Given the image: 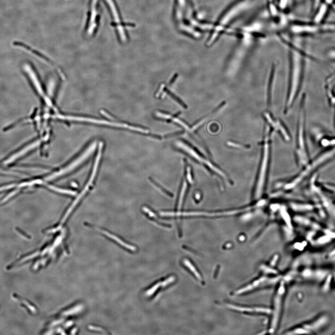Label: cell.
Wrapping results in <instances>:
<instances>
[{
    "instance_id": "cell-26",
    "label": "cell",
    "mask_w": 335,
    "mask_h": 335,
    "mask_svg": "<svg viewBox=\"0 0 335 335\" xmlns=\"http://www.w3.org/2000/svg\"><path fill=\"white\" fill-rule=\"evenodd\" d=\"M314 272L312 270L310 269H306L304 270L302 272V276L305 278H311L313 277Z\"/></svg>"
},
{
    "instance_id": "cell-18",
    "label": "cell",
    "mask_w": 335,
    "mask_h": 335,
    "mask_svg": "<svg viewBox=\"0 0 335 335\" xmlns=\"http://www.w3.org/2000/svg\"><path fill=\"white\" fill-rule=\"evenodd\" d=\"M13 296L16 300L22 302L24 306L27 307V308L29 310H30L32 312H36V310L35 308V306H33L31 304H30V302H29L27 300L23 299V298H21V296L17 295L16 294H14Z\"/></svg>"
},
{
    "instance_id": "cell-23",
    "label": "cell",
    "mask_w": 335,
    "mask_h": 335,
    "mask_svg": "<svg viewBox=\"0 0 335 335\" xmlns=\"http://www.w3.org/2000/svg\"><path fill=\"white\" fill-rule=\"evenodd\" d=\"M48 187L50 188V190H53V191H56L57 192L60 193L65 194L67 195H71V196H74L75 195L76 193L73 191L71 190H64V189H60L59 188L53 186L52 185H47Z\"/></svg>"
},
{
    "instance_id": "cell-17",
    "label": "cell",
    "mask_w": 335,
    "mask_h": 335,
    "mask_svg": "<svg viewBox=\"0 0 335 335\" xmlns=\"http://www.w3.org/2000/svg\"><path fill=\"white\" fill-rule=\"evenodd\" d=\"M292 1V0H277L276 4L278 11L280 12L287 11L290 6Z\"/></svg>"
},
{
    "instance_id": "cell-7",
    "label": "cell",
    "mask_w": 335,
    "mask_h": 335,
    "mask_svg": "<svg viewBox=\"0 0 335 335\" xmlns=\"http://www.w3.org/2000/svg\"><path fill=\"white\" fill-rule=\"evenodd\" d=\"M102 146L99 147V152H98V155L96 158V161H95V163L94 164V167L93 169V171H92L91 175H90V177L89 179L88 182L86 184V186L84 188V190H82L80 195H79L77 198H76V199L74 201V202H73L71 205L70 206V207L68 209V211H67L65 214L64 215V217L62 218V220L60 221V224L59 225H58L57 228L59 229V228L62 226V225L63 224V223L66 220L67 218H68V217L69 216L70 213H71L73 210L74 209V208L76 206V205L77 204L78 202H79L80 199L82 198V196H84L85 195V193L88 190L90 186L92 183V182L93 181L94 179V177L96 176V173L97 169L98 168V163L99 162L100 159L101 155V151H102Z\"/></svg>"
},
{
    "instance_id": "cell-5",
    "label": "cell",
    "mask_w": 335,
    "mask_h": 335,
    "mask_svg": "<svg viewBox=\"0 0 335 335\" xmlns=\"http://www.w3.org/2000/svg\"><path fill=\"white\" fill-rule=\"evenodd\" d=\"M285 292V284L283 281H282L280 283L279 286L275 295L274 299L273 308V310H271L272 318L269 330V332L271 333L275 332L278 326L281 315L283 300Z\"/></svg>"
},
{
    "instance_id": "cell-16",
    "label": "cell",
    "mask_w": 335,
    "mask_h": 335,
    "mask_svg": "<svg viewBox=\"0 0 335 335\" xmlns=\"http://www.w3.org/2000/svg\"><path fill=\"white\" fill-rule=\"evenodd\" d=\"M267 1L268 9L270 15L274 19H276L278 17L280 13L276 6L275 0H267Z\"/></svg>"
},
{
    "instance_id": "cell-10",
    "label": "cell",
    "mask_w": 335,
    "mask_h": 335,
    "mask_svg": "<svg viewBox=\"0 0 335 335\" xmlns=\"http://www.w3.org/2000/svg\"><path fill=\"white\" fill-rule=\"evenodd\" d=\"M227 307L231 310L239 312H246L249 313H260L270 314L271 310L269 308L262 307H247L234 305L232 304H227Z\"/></svg>"
},
{
    "instance_id": "cell-28",
    "label": "cell",
    "mask_w": 335,
    "mask_h": 335,
    "mask_svg": "<svg viewBox=\"0 0 335 335\" xmlns=\"http://www.w3.org/2000/svg\"><path fill=\"white\" fill-rule=\"evenodd\" d=\"M327 55L330 59L335 60V48L328 50L327 52Z\"/></svg>"
},
{
    "instance_id": "cell-3",
    "label": "cell",
    "mask_w": 335,
    "mask_h": 335,
    "mask_svg": "<svg viewBox=\"0 0 335 335\" xmlns=\"http://www.w3.org/2000/svg\"><path fill=\"white\" fill-rule=\"evenodd\" d=\"M255 0H235L224 11L214 26L208 45L217 41L224 32L227 31L230 25L251 7Z\"/></svg>"
},
{
    "instance_id": "cell-9",
    "label": "cell",
    "mask_w": 335,
    "mask_h": 335,
    "mask_svg": "<svg viewBox=\"0 0 335 335\" xmlns=\"http://www.w3.org/2000/svg\"><path fill=\"white\" fill-rule=\"evenodd\" d=\"M264 116L270 127L279 132L286 140H289V136L288 130L284 126L283 123H282L281 121L278 119L274 118L273 116L268 112L264 113Z\"/></svg>"
},
{
    "instance_id": "cell-36",
    "label": "cell",
    "mask_w": 335,
    "mask_h": 335,
    "mask_svg": "<svg viewBox=\"0 0 335 335\" xmlns=\"http://www.w3.org/2000/svg\"><path fill=\"white\" fill-rule=\"evenodd\" d=\"M277 258H278V257H277V255H276V257H275L273 259V260H272V261H271V265H272V266L275 265V264H276V262L277 261Z\"/></svg>"
},
{
    "instance_id": "cell-34",
    "label": "cell",
    "mask_w": 335,
    "mask_h": 335,
    "mask_svg": "<svg viewBox=\"0 0 335 335\" xmlns=\"http://www.w3.org/2000/svg\"><path fill=\"white\" fill-rule=\"evenodd\" d=\"M91 18V12L90 11H88V18L87 20V22H86V25H85V30H86L87 29L88 27V25L90 24V20Z\"/></svg>"
},
{
    "instance_id": "cell-38",
    "label": "cell",
    "mask_w": 335,
    "mask_h": 335,
    "mask_svg": "<svg viewBox=\"0 0 335 335\" xmlns=\"http://www.w3.org/2000/svg\"><path fill=\"white\" fill-rule=\"evenodd\" d=\"M329 255L330 257H333L335 255V249H333L332 251H331V252L330 253Z\"/></svg>"
},
{
    "instance_id": "cell-6",
    "label": "cell",
    "mask_w": 335,
    "mask_h": 335,
    "mask_svg": "<svg viewBox=\"0 0 335 335\" xmlns=\"http://www.w3.org/2000/svg\"><path fill=\"white\" fill-rule=\"evenodd\" d=\"M96 147V143H92V144H91L90 146L88 147L87 149L85 150L83 154L77 159H76L75 161L73 162L70 164L68 165V166L65 167L63 169H60V171H59L58 172L53 173L48 177H46L44 179L43 181H49L52 180L56 178H57L58 177H60L61 175H63L65 174L70 172L71 171L75 169V168L76 167H77L78 165H79L82 162H83L86 158H87L88 156L90 155L91 153L94 150Z\"/></svg>"
},
{
    "instance_id": "cell-31",
    "label": "cell",
    "mask_w": 335,
    "mask_h": 335,
    "mask_svg": "<svg viewBox=\"0 0 335 335\" xmlns=\"http://www.w3.org/2000/svg\"><path fill=\"white\" fill-rule=\"evenodd\" d=\"M171 118L172 119V120H173L174 122H176L177 123V124L181 125V126H183V127H184L185 129H186V130H189V129H190V128H189V127H188V126L186 124H184V122H183L182 121H181V120H179V119H178L177 118Z\"/></svg>"
},
{
    "instance_id": "cell-27",
    "label": "cell",
    "mask_w": 335,
    "mask_h": 335,
    "mask_svg": "<svg viewBox=\"0 0 335 335\" xmlns=\"http://www.w3.org/2000/svg\"><path fill=\"white\" fill-rule=\"evenodd\" d=\"M330 240H331V238L329 237L328 235H326V236H323L320 237L319 239L317 240V242L319 244L323 245V244L328 243V242L330 241Z\"/></svg>"
},
{
    "instance_id": "cell-4",
    "label": "cell",
    "mask_w": 335,
    "mask_h": 335,
    "mask_svg": "<svg viewBox=\"0 0 335 335\" xmlns=\"http://www.w3.org/2000/svg\"><path fill=\"white\" fill-rule=\"evenodd\" d=\"M287 29L290 34L295 35H314L322 33L335 32V22L306 23L292 22Z\"/></svg>"
},
{
    "instance_id": "cell-39",
    "label": "cell",
    "mask_w": 335,
    "mask_h": 335,
    "mask_svg": "<svg viewBox=\"0 0 335 335\" xmlns=\"http://www.w3.org/2000/svg\"><path fill=\"white\" fill-rule=\"evenodd\" d=\"M200 195L199 193H196V195H195V198H196V200H199L200 199Z\"/></svg>"
},
{
    "instance_id": "cell-15",
    "label": "cell",
    "mask_w": 335,
    "mask_h": 335,
    "mask_svg": "<svg viewBox=\"0 0 335 335\" xmlns=\"http://www.w3.org/2000/svg\"><path fill=\"white\" fill-rule=\"evenodd\" d=\"M183 264H184V266L187 267L188 269H189L193 274L194 275H195L196 278H197L200 282H202V283L203 282V278H202L201 274L200 273L199 271H198V270L196 269V267H195V265H193V264L191 263L190 260L187 259H183Z\"/></svg>"
},
{
    "instance_id": "cell-1",
    "label": "cell",
    "mask_w": 335,
    "mask_h": 335,
    "mask_svg": "<svg viewBox=\"0 0 335 335\" xmlns=\"http://www.w3.org/2000/svg\"><path fill=\"white\" fill-rule=\"evenodd\" d=\"M262 19L255 18L240 28L228 30L230 31L229 34L233 35L238 39L235 49L228 63V75L232 76L237 72L256 43L265 37V22Z\"/></svg>"
},
{
    "instance_id": "cell-29",
    "label": "cell",
    "mask_w": 335,
    "mask_h": 335,
    "mask_svg": "<svg viewBox=\"0 0 335 335\" xmlns=\"http://www.w3.org/2000/svg\"><path fill=\"white\" fill-rule=\"evenodd\" d=\"M262 269L266 273L277 274V272L276 270L268 266H264L262 267Z\"/></svg>"
},
{
    "instance_id": "cell-24",
    "label": "cell",
    "mask_w": 335,
    "mask_h": 335,
    "mask_svg": "<svg viewBox=\"0 0 335 335\" xmlns=\"http://www.w3.org/2000/svg\"><path fill=\"white\" fill-rule=\"evenodd\" d=\"M311 332L309 330H307L305 328H304L302 327H300V328H296L293 330H291L288 333V334H292V335H296V334H310Z\"/></svg>"
},
{
    "instance_id": "cell-35",
    "label": "cell",
    "mask_w": 335,
    "mask_h": 335,
    "mask_svg": "<svg viewBox=\"0 0 335 335\" xmlns=\"http://www.w3.org/2000/svg\"><path fill=\"white\" fill-rule=\"evenodd\" d=\"M164 87L165 84H162L161 85V87H160V89H159L158 91V92H157V93H156V97H158L159 96L160 94H161V92H162V90H163V88H164Z\"/></svg>"
},
{
    "instance_id": "cell-25",
    "label": "cell",
    "mask_w": 335,
    "mask_h": 335,
    "mask_svg": "<svg viewBox=\"0 0 335 335\" xmlns=\"http://www.w3.org/2000/svg\"><path fill=\"white\" fill-rule=\"evenodd\" d=\"M149 180H150V181H151V183H153V184H154V185L156 186L158 188L159 190H160L162 191V192H163V193H164L166 195H167V196H169V197H172V196H173V195H172V194L171 193V192H169V191H167V190H165L164 188H162V187L161 186V185H160V184H158V183H157V182L155 181L154 180V179H153V178H151V177H149Z\"/></svg>"
},
{
    "instance_id": "cell-32",
    "label": "cell",
    "mask_w": 335,
    "mask_h": 335,
    "mask_svg": "<svg viewBox=\"0 0 335 335\" xmlns=\"http://www.w3.org/2000/svg\"><path fill=\"white\" fill-rule=\"evenodd\" d=\"M187 179L189 181V182L190 183H192L193 181L192 179V177H191V169L190 166H188L187 167Z\"/></svg>"
},
{
    "instance_id": "cell-12",
    "label": "cell",
    "mask_w": 335,
    "mask_h": 335,
    "mask_svg": "<svg viewBox=\"0 0 335 335\" xmlns=\"http://www.w3.org/2000/svg\"><path fill=\"white\" fill-rule=\"evenodd\" d=\"M328 321V317L323 315L318 317L310 323L304 324L303 326V327L310 332H311L312 330H317L319 329L324 325H325L327 323Z\"/></svg>"
},
{
    "instance_id": "cell-20",
    "label": "cell",
    "mask_w": 335,
    "mask_h": 335,
    "mask_svg": "<svg viewBox=\"0 0 335 335\" xmlns=\"http://www.w3.org/2000/svg\"><path fill=\"white\" fill-rule=\"evenodd\" d=\"M329 275L328 271L325 270H317L314 272V277L319 281H323Z\"/></svg>"
},
{
    "instance_id": "cell-13",
    "label": "cell",
    "mask_w": 335,
    "mask_h": 335,
    "mask_svg": "<svg viewBox=\"0 0 335 335\" xmlns=\"http://www.w3.org/2000/svg\"><path fill=\"white\" fill-rule=\"evenodd\" d=\"M328 4L323 3L320 5L319 7L317 10L316 13L313 17V22L315 23H321L326 15L328 11Z\"/></svg>"
},
{
    "instance_id": "cell-30",
    "label": "cell",
    "mask_w": 335,
    "mask_h": 335,
    "mask_svg": "<svg viewBox=\"0 0 335 335\" xmlns=\"http://www.w3.org/2000/svg\"><path fill=\"white\" fill-rule=\"evenodd\" d=\"M13 44L15 46L22 47L26 48V50H31V48L29 47V46L26 45L25 44H24V43H22V42H19V41H14L13 42Z\"/></svg>"
},
{
    "instance_id": "cell-33",
    "label": "cell",
    "mask_w": 335,
    "mask_h": 335,
    "mask_svg": "<svg viewBox=\"0 0 335 335\" xmlns=\"http://www.w3.org/2000/svg\"><path fill=\"white\" fill-rule=\"evenodd\" d=\"M156 116L158 117V118H161L165 119H171L172 118V116H170V115L163 114V113L160 112H156Z\"/></svg>"
},
{
    "instance_id": "cell-19",
    "label": "cell",
    "mask_w": 335,
    "mask_h": 335,
    "mask_svg": "<svg viewBox=\"0 0 335 335\" xmlns=\"http://www.w3.org/2000/svg\"><path fill=\"white\" fill-rule=\"evenodd\" d=\"M143 211H144V212H145L146 213H147V214L149 215V217H150L152 218L153 220H154V221L156 222V223H157L158 224H159V225H161V226H162L163 227H165L166 228L171 227V226H170V225H167V224H163V223H161L158 220V219H157V216L156 215L154 214V213L153 212L151 211L150 209H149L148 208H147L146 207H143Z\"/></svg>"
},
{
    "instance_id": "cell-2",
    "label": "cell",
    "mask_w": 335,
    "mask_h": 335,
    "mask_svg": "<svg viewBox=\"0 0 335 335\" xmlns=\"http://www.w3.org/2000/svg\"><path fill=\"white\" fill-rule=\"evenodd\" d=\"M278 37L289 48L290 54L289 85L284 110V113L287 114L295 101L301 87L306 55L302 46L297 41L290 40L283 33L279 34Z\"/></svg>"
},
{
    "instance_id": "cell-21",
    "label": "cell",
    "mask_w": 335,
    "mask_h": 335,
    "mask_svg": "<svg viewBox=\"0 0 335 335\" xmlns=\"http://www.w3.org/2000/svg\"><path fill=\"white\" fill-rule=\"evenodd\" d=\"M332 276L331 274H329V275L324 280V283H323V285L322 286V288L323 292H327L330 290L331 284H332Z\"/></svg>"
},
{
    "instance_id": "cell-40",
    "label": "cell",
    "mask_w": 335,
    "mask_h": 335,
    "mask_svg": "<svg viewBox=\"0 0 335 335\" xmlns=\"http://www.w3.org/2000/svg\"><path fill=\"white\" fill-rule=\"evenodd\" d=\"M177 75H175V76L173 78V79H172V81H171V82H170V84H172V83H173V82H174V80H175V78H177Z\"/></svg>"
},
{
    "instance_id": "cell-11",
    "label": "cell",
    "mask_w": 335,
    "mask_h": 335,
    "mask_svg": "<svg viewBox=\"0 0 335 335\" xmlns=\"http://www.w3.org/2000/svg\"><path fill=\"white\" fill-rule=\"evenodd\" d=\"M175 280V276H169V277H167L162 281H159L154 284L152 286H151V288L147 290L146 294L147 296H151L154 295V293H156V292H157L159 288L167 287L172 283L174 282Z\"/></svg>"
},
{
    "instance_id": "cell-14",
    "label": "cell",
    "mask_w": 335,
    "mask_h": 335,
    "mask_svg": "<svg viewBox=\"0 0 335 335\" xmlns=\"http://www.w3.org/2000/svg\"><path fill=\"white\" fill-rule=\"evenodd\" d=\"M99 230L101 231V232L103 234H105L106 236H108L109 237L112 239L113 240H115V241L118 242V243H119L120 245H121L124 247V248H126L127 249H128V250H130L131 251L135 252L137 251V247H135V246H134L131 245H129V244H128V243H125L124 241L120 239H119L118 237H116V236H114V235H112V234H111L108 232H106V231H104V230H100V229H99Z\"/></svg>"
},
{
    "instance_id": "cell-37",
    "label": "cell",
    "mask_w": 335,
    "mask_h": 335,
    "mask_svg": "<svg viewBox=\"0 0 335 335\" xmlns=\"http://www.w3.org/2000/svg\"><path fill=\"white\" fill-rule=\"evenodd\" d=\"M100 20V15H97L96 17V23L97 24L98 26L99 25V23Z\"/></svg>"
},
{
    "instance_id": "cell-22",
    "label": "cell",
    "mask_w": 335,
    "mask_h": 335,
    "mask_svg": "<svg viewBox=\"0 0 335 335\" xmlns=\"http://www.w3.org/2000/svg\"><path fill=\"white\" fill-rule=\"evenodd\" d=\"M187 186V184L186 182L184 181V182H183V183L180 195L179 202H178V208H177V209H178V211H177V213H180V212H181L180 210L181 209L182 203H183V199L184 194H185V192H186V190Z\"/></svg>"
},
{
    "instance_id": "cell-8",
    "label": "cell",
    "mask_w": 335,
    "mask_h": 335,
    "mask_svg": "<svg viewBox=\"0 0 335 335\" xmlns=\"http://www.w3.org/2000/svg\"><path fill=\"white\" fill-rule=\"evenodd\" d=\"M280 278L281 277H280L270 278L265 276H263L256 280H255L251 283L248 284L245 287L241 288L237 291H236V294L240 295L243 293H247L248 292L257 289L258 288L273 285L278 282Z\"/></svg>"
}]
</instances>
